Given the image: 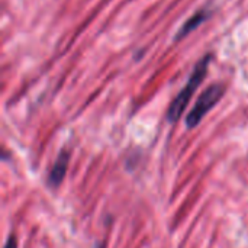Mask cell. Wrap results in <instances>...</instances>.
I'll list each match as a JSON object with an SVG mask.
<instances>
[{
	"label": "cell",
	"mask_w": 248,
	"mask_h": 248,
	"mask_svg": "<svg viewBox=\"0 0 248 248\" xmlns=\"http://www.w3.org/2000/svg\"><path fill=\"white\" fill-rule=\"evenodd\" d=\"M4 248H17V241L15 238V235H10L7 243L4 244Z\"/></svg>",
	"instance_id": "5b68a950"
},
{
	"label": "cell",
	"mask_w": 248,
	"mask_h": 248,
	"mask_svg": "<svg viewBox=\"0 0 248 248\" xmlns=\"http://www.w3.org/2000/svg\"><path fill=\"white\" fill-rule=\"evenodd\" d=\"M208 16H209V10H208V9L198 10V12H196L190 19H187L186 23L180 28V31H179L177 35H176V41H180V39H183L185 36H187L192 31H195L199 25H202V22H205Z\"/></svg>",
	"instance_id": "277c9868"
},
{
	"label": "cell",
	"mask_w": 248,
	"mask_h": 248,
	"mask_svg": "<svg viewBox=\"0 0 248 248\" xmlns=\"http://www.w3.org/2000/svg\"><path fill=\"white\" fill-rule=\"evenodd\" d=\"M224 93H225V87L222 84H212L205 92H202V94L198 97L193 109L189 112V115L186 118L187 128L192 129V128L198 126L202 122V119L205 118V115L221 100Z\"/></svg>",
	"instance_id": "7a4b0ae2"
},
{
	"label": "cell",
	"mask_w": 248,
	"mask_h": 248,
	"mask_svg": "<svg viewBox=\"0 0 248 248\" xmlns=\"http://www.w3.org/2000/svg\"><path fill=\"white\" fill-rule=\"evenodd\" d=\"M68 154L65 151H61L57 161L54 163L51 171H49V176H48V185L51 187H58L67 173V166H68Z\"/></svg>",
	"instance_id": "3957f363"
},
{
	"label": "cell",
	"mask_w": 248,
	"mask_h": 248,
	"mask_svg": "<svg viewBox=\"0 0 248 248\" xmlns=\"http://www.w3.org/2000/svg\"><path fill=\"white\" fill-rule=\"evenodd\" d=\"M211 62V55H205L196 65H195V70L192 73V76L189 77L186 86L182 89V92L177 94V97L171 102L170 105V109H169V113H167V118L170 122H176L179 121V118L183 115L187 103L190 102L193 93L196 92V89L202 84L205 76H206V71H208V65Z\"/></svg>",
	"instance_id": "6da1fadb"
}]
</instances>
